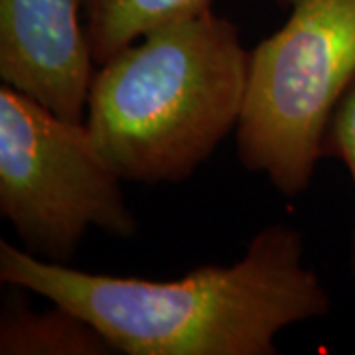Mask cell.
<instances>
[{
	"label": "cell",
	"mask_w": 355,
	"mask_h": 355,
	"mask_svg": "<svg viewBox=\"0 0 355 355\" xmlns=\"http://www.w3.org/2000/svg\"><path fill=\"white\" fill-rule=\"evenodd\" d=\"M0 280L85 318L128 355H272L286 326L330 310L302 235L280 223L257 233L241 261L176 280L85 272L2 239Z\"/></svg>",
	"instance_id": "cell-1"
},
{
	"label": "cell",
	"mask_w": 355,
	"mask_h": 355,
	"mask_svg": "<svg viewBox=\"0 0 355 355\" xmlns=\"http://www.w3.org/2000/svg\"><path fill=\"white\" fill-rule=\"evenodd\" d=\"M249 58L235 24L207 8L99 65L85 125L114 174L146 184L190 176L241 121Z\"/></svg>",
	"instance_id": "cell-2"
},
{
	"label": "cell",
	"mask_w": 355,
	"mask_h": 355,
	"mask_svg": "<svg viewBox=\"0 0 355 355\" xmlns=\"http://www.w3.org/2000/svg\"><path fill=\"white\" fill-rule=\"evenodd\" d=\"M355 81V0H294L249 58L237 142L243 164L284 196L310 186L330 119Z\"/></svg>",
	"instance_id": "cell-3"
},
{
	"label": "cell",
	"mask_w": 355,
	"mask_h": 355,
	"mask_svg": "<svg viewBox=\"0 0 355 355\" xmlns=\"http://www.w3.org/2000/svg\"><path fill=\"white\" fill-rule=\"evenodd\" d=\"M121 182L85 121L64 119L2 83L0 211L30 253L67 263L89 227L132 237L137 219Z\"/></svg>",
	"instance_id": "cell-4"
},
{
	"label": "cell",
	"mask_w": 355,
	"mask_h": 355,
	"mask_svg": "<svg viewBox=\"0 0 355 355\" xmlns=\"http://www.w3.org/2000/svg\"><path fill=\"white\" fill-rule=\"evenodd\" d=\"M79 12L81 0H0V77L83 123L95 60Z\"/></svg>",
	"instance_id": "cell-5"
},
{
	"label": "cell",
	"mask_w": 355,
	"mask_h": 355,
	"mask_svg": "<svg viewBox=\"0 0 355 355\" xmlns=\"http://www.w3.org/2000/svg\"><path fill=\"white\" fill-rule=\"evenodd\" d=\"M111 354L116 352L101 331L60 304L46 312L10 304L0 318V355Z\"/></svg>",
	"instance_id": "cell-6"
},
{
	"label": "cell",
	"mask_w": 355,
	"mask_h": 355,
	"mask_svg": "<svg viewBox=\"0 0 355 355\" xmlns=\"http://www.w3.org/2000/svg\"><path fill=\"white\" fill-rule=\"evenodd\" d=\"M207 8L211 0H81L83 26L97 65L154 28Z\"/></svg>",
	"instance_id": "cell-7"
},
{
	"label": "cell",
	"mask_w": 355,
	"mask_h": 355,
	"mask_svg": "<svg viewBox=\"0 0 355 355\" xmlns=\"http://www.w3.org/2000/svg\"><path fill=\"white\" fill-rule=\"evenodd\" d=\"M324 154L338 156L347 166L355 190V81L343 93L324 139ZM354 272H355V229H354Z\"/></svg>",
	"instance_id": "cell-8"
}]
</instances>
